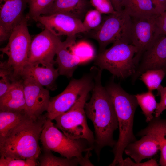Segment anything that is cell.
Masks as SVG:
<instances>
[{"mask_svg": "<svg viewBox=\"0 0 166 166\" xmlns=\"http://www.w3.org/2000/svg\"><path fill=\"white\" fill-rule=\"evenodd\" d=\"M94 85L89 101L86 102L85 110L87 117L94 128L93 149L99 157L102 149L106 146L113 148L117 141L113 137L118 128L117 118L112 99L105 87L102 85V71L97 67L92 69Z\"/></svg>", "mask_w": 166, "mask_h": 166, "instance_id": "cell-1", "label": "cell"}, {"mask_svg": "<svg viewBox=\"0 0 166 166\" xmlns=\"http://www.w3.org/2000/svg\"><path fill=\"white\" fill-rule=\"evenodd\" d=\"M47 118L46 113L36 120L27 116L0 137V156L37 160L41 151L39 140Z\"/></svg>", "mask_w": 166, "mask_h": 166, "instance_id": "cell-2", "label": "cell"}, {"mask_svg": "<svg viewBox=\"0 0 166 166\" xmlns=\"http://www.w3.org/2000/svg\"><path fill=\"white\" fill-rule=\"evenodd\" d=\"M105 88L114 105L119 130L118 139L112 150L114 159L109 166H122L125 148L129 144L136 140L133 128L134 114L138 105L135 95L127 93L113 80Z\"/></svg>", "mask_w": 166, "mask_h": 166, "instance_id": "cell-3", "label": "cell"}, {"mask_svg": "<svg viewBox=\"0 0 166 166\" xmlns=\"http://www.w3.org/2000/svg\"><path fill=\"white\" fill-rule=\"evenodd\" d=\"M137 52L132 45L117 41L109 48L99 53L94 58V64L102 70H106L113 76L124 79L135 72L134 57Z\"/></svg>", "mask_w": 166, "mask_h": 166, "instance_id": "cell-4", "label": "cell"}, {"mask_svg": "<svg viewBox=\"0 0 166 166\" xmlns=\"http://www.w3.org/2000/svg\"><path fill=\"white\" fill-rule=\"evenodd\" d=\"M93 87L86 89L74 105L67 111L59 115L54 120L55 126L67 136L72 139L86 140L94 148V132L87 124L85 105L89 93Z\"/></svg>", "mask_w": 166, "mask_h": 166, "instance_id": "cell-5", "label": "cell"}, {"mask_svg": "<svg viewBox=\"0 0 166 166\" xmlns=\"http://www.w3.org/2000/svg\"><path fill=\"white\" fill-rule=\"evenodd\" d=\"M40 140L43 148L59 153L67 158H77L80 161L83 153L93 149V147L84 139H72L65 135L47 118L41 133Z\"/></svg>", "mask_w": 166, "mask_h": 166, "instance_id": "cell-6", "label": "cell"}, {"mask_svg": "<svg viewBox=\"0 0 166 166\" xmlns=\"http://www.w3.org/2000/svg\"><path fill=\"white\" fill-rule=\"evenodd\" d=\"M28 20L26 15L24 16L13 30L7 45L0 49V51L8 56L7 64L17 79L20 78V74L28 62L32 40L27 27Z\"/></svg>", "mask_w": 166, "mask_h": 166, "instance_id": "cell-7", "label": "cell"}, {"mask_svg": "<svg viewBox=\"0 0 166 166\" xmlns=\"http://www.w3.org/2000/svg\"><path fill=\"white\" fill-rule=\"evenodd\" d=\"M132 24L131 17L123 10L109 14L104 19L92 35L99 45V52L106 49L110 43L122 40L131 44L130 35Z\"/></svg>", "mask_w": 166, "mask_h": 166, "instance_id": "cell-8", "label": "cell"}, {"mask_svg": "<svg viewBox=\"0 0 166 166\" xmlns=\"http://www.w3.org/2000/svg\"><path fill=\"white\" fill-rule=\"evenodd\" d=\"M85 75L79 79H73L61 93L50 98L47 111V118L52 120L68 111L83 93L94 84L93 73Z\"/></svg>", "mask_w": 166, "mask_h": 166, "instance_id": "cell-9", "label": "cell"}, {"mask_svg": "<svg viewBox=\"0 0 166 166\" xmlns=\"http://www.w3.org/2000/svg\"><path fill=\"white\" fill-rule=\"evenodd\" d=\"M158 15L140 18H132L130 40L131 44L137 49L134 57L136 68L143 53L151 47L160 36L156 24V18Z\"/></svg>", "mask_w": 166, "mask_h": 166, "instance_id": "cell-10", "label": "cell"}, {"mask_svg": "<svg viewBox=\"0 0 166 166\" xmlns=\"http://www.w3.org/2000/svg\"><path fill=\"white\" fill-rule=\"evenodd\" d=\"M20 78L25 99V112L29 117L36 120L47 110L50 98L49 90L30 77Z\"/></svg>", "mask_w": 166, "mask_h": 166, "instance_id": "cell-11", "label": "cell"}, {"mask_svg": "<svg viewBox=\"0 0 166 166\" xmlns=\"http://www.w3.org/2000/svg\"><path fill=\"white\" fill-rule=\"evenodd\" d=\"M33 20L57 36H73L79 33L88 32L82 20L63 13L42 15Z\"/></svg>", "mask_w": 166, "mask_h": 166, "instance_id": "cell-12", "label": "cell"}, {"mask_svg": "<svg viewBox=\"0 0 166 166\" xmlns=\"http://www.w3.org/2000/svg\"><path fill=\"white\" fill-rule=\"evenodd\" d=\"M61 42L58 36L45 28L32 40L28 62L43 61L55 64L54 57Z\"/></svg>", "mask_w": 166, "mask_h": 166, "instance_id": "cell-13", "label": "cell"}, {"mask_svg": "<svg viewBox=\"0 0 166 166\" xmlns=\"http://www.w3.org/2000/svg\"><path fill=\"white\" fill-rule=\"evenodd\" d=\"M152 69L166 71V35L159 36L151 47L143 53L132 76V83H134L145 71Z\"/></svg>", "mask_w": 166, "mask_h": 166, "instance_id": "cell-14", "label": "cell"}, {"mask_svg": "<svg viewBox=\"0 0 166 166\" xmlns=\"http://www.w3.org/2000/svg\"><path fill=\"white\" fill-rule=\"evenodd\" d=\"M54 64L43 61L27 62L19 75L30 77L48 90H54L57 88L56 81L60 75Z\"/></svg>", "mask_w": 166, "mask_h": 166, "instance_id": "cell-15", "label": "cell"}, {"mask_svg": "<svg viewBox=\"0 0 166 166\" xmlns=\"http://www.w3.org/2000/svg\"><path fill=\"white\" fill-rule=\"evenodd\" d=\"M75 36L67 37L62 42L57 52L56 63L60 75L68 78L72 77L78 66L81 64L72 52V46L75 44Z\"/></svg>", "mask_w": 166, "mask_h": 166, "instance_id": "cell-16", "label": "cell"}, {"mask_svg": "<svg viewBox=\"0 0 166 166\" xmlns=\"http://www.w3.org/2000/svg\"><path fill=\"white\" fill-rule=\"evenodd\" d=\"M0 25L11 33L24 17L27 0H0Z\"/></svg>", "mask_w": 166, "mask_h": 166, "instance_id": "cell-17", "label": "cell"}, {"mask_svg": "<svg viewBox=\"0 0 166 166\" xmlns=\"http://www.w3.org/2000/svg\"><path fill=\"white\" fill-rule=\"evenodd\" d=\"M141 136L139 140L129 144L124 150L125 154L137 163L152 158L160 150L157 142L152 136L147 134Z\"/></svg>", "mask_w": 166, "mask_h": 166, "instance_id": "cell-18", "label": "cell"}, {"mask_svg": "<svg viewBox=\"0 0 166 166\" xmlns=\"http://www.w3.org/2000/svg\"><path fill=\"white\" fill-rule=\"evenodd\" d=\"M26 101L21 79L16 80L7 92L0 97V110L2 111H25Z\"/></svg>", "mask_w": 166, "mask_h": 166, "instance_id": "cell-19", "label": "cell"}, {"mask_svg": "<svg viewBox=\"0 0 166 166\" xmlns=\"http://www.w3.org/2000/svg\"><path fill=\"white\" fill-rule=\"evenodd\" d=\"M91 4L87 0H55L45 15L63 13L82 20L89 10Z\"/></svg>", "mask_w": 166, "mask_h": 166, "instance_id": "cell-20", "label": "cell"}, {"mask_svg": "<svg viewBox=\"0 0 166 166\" xmlns=\"http://www.w3.org/2000/svg\"><path fill=\"white\" fill-rule=\"evenodd\" d=\"M147 127L138 133L142 136L148 134L152 136L157 142L160 151L159 164L166 166V119L160 117H154Z\"/></svg>", "mask_w": 166, "mask_h": 166, "instance_id": "cell-21", "label": "cell"}, {"mask_svg": "<svg viewBox=\"0 0 166 166\" xmlns=\"http://www.w3.org/2000/svg\"><path fill=\"white\" fill-rule=\"evenodd\" d=\"M123 10L132 19L150 17L160 14L151 0H125Z\"/></svg>", "mask_w": 166, "mask_h": 166, "instance_id": "cell-22", "label": "cell"}, {"mask_svg": "<svg viewBox=\"0 0 166 166\" xmlns=\"http://www.w3.org/2000/svg\"><path fill=\"white\" fill-rule=\"evenodd\" d=\"M27 115L25 111L0 112V137H4Z\"/></svg>", "mask_w": 166, "mask_h": 166, "instance_id": "cell-23", "label": "cell"}, {"mask_svg": "<svg viewBox=\"0 0 166 166\" xmlns=\"http://www.w3.org/2000/svg\"><path fill=\"white\" fill-rule=\"evenodd\" d=\"M43 152L38 159L40 166H77L80 160L77 158H61L54 156L51 151L43 148Z\"/></svg>", "mask_w": 166, "mask_h": 166, "instance_id": "cell-24", "label": "cell"}, {"mask_svg": "<svg viewBox=\"0 0 166 166\" xmlns=\"http://www.w3.org/2000/svg\"><path fill=\"white\" fill-rule=\"evenodd\" d=\"M135 96L142 113L146 117V121L149 122L154 117L152 114L156 108L157 103L152 91L148 90Z\"/></svg>", "mask_w": 166, "mask_h": 166, "instance_id": "cell-25", "label": "cell"}, {"mask_svg": "<svg viewBox=\"0 0 166 166\" xmlns=\"http://www.w3.org/2000/svg\"><path fill=\"white\" fill-rule=\"evenodd\" d=\"M166 74V71L163 69L148 70L141 74L140 80L145 84L148 90L156 89Z\"/></svg>", "mask_w": 166, "mask_h": 166, "instance_id": "cell-26", "label": "cell"}, {"mask_svg": "<svg viewBox=\"0 0 166 166\" xmlns=\"http://www.w3.org/2000/svg\"><path fill=\"white\" fill-rule=\"evenodd\" d=\"M55 0H27L29 11L26 15L29 19L45 15Z\"/></svg>", "mask_w": 166, "mask_h": 166, "instance_id": "cell-27", "label": "cell"}, {"mask_svg": "<svg viewBox=\"0 0 166 166\" xmlns=\"http://www.w3.org/2000/svg\"><path fill=\"white\" fill-rule=\"evenodd\" d=\"M14 76L12 70L8 66L7 62H0V97L5 94L14 82L17 79Z\"/></svg>", "mask_w": 166, "mask_h": 166, "instance_id": "cell-28", "label": "cell"}, {"mask_svg": "<svg viewBox=\"0 0 166 166\" xmlns=\"http://www.w3.org/2000/svg\"><path fill=\"white\" fill-rule=\"evenodd\" d=\"M73 53L81 63L92 58L94 51L91 46L85 43L74 45L72 47Z\"/></svg>", "mask_w": 166, "mask_h": 166, "instance_id": "cell-29", "label": "cell"}, {"mask_svg": "<svg viewBox=\"0 0 166 166\" xmlns=\"http://www.w3.org/2000/svg\"><path fill=\"white\" fill-rule=\"evenodd\" d=\"M102 21L101 13L96 9H91L87 12L82 22L89 32L91 30H95L98 29Z\"/></svg>", "mask_w": 166, "mask_h": 166, "instance_id": "cell-30", "label": "cell"}, {"mask_svg": "<svg viewBox=\"0 0 166 166\" xmlns=\"http://www.w3.org/2000/svg\"><path fill=\"white\" fill-rule=\"evenodd\" d=\"M36 160L28 159L23 160L1 156L0 166H35L38 165Z\"/></svg>", "mask_w": 166, "mask_h": 166, "instance_id": "cell-31", "label": "cell"}, {"mask_svg": "<svg viewBox=\"0 0 166 166\" xmlns=\"http://www.w3.org/2000/svg\"><path fill=\"white\" fill-rule=\"evenodd\" d=\"M91 5L101 14H110L115 10L110 0H90Z\"/></svg>", "mask_w": 166, "mask_h": 166, "instance_id": "cell-32", "label": "cell"}, {"mask_svg": "<svg viewBox=\"0 0 166 166\" xmlns=\"http://www.w3.org/2000/svg\"><path fill=\"white\" fill-rule=\"evenodd\" d=\"M157 90L158 95L160 96V100L159 103H157L155 111V117H159L163 112L166 109V87L160 85Z\"/></svg>", "mask_w": 166, "mask_h": 166, "instance_id": "cell-33", "label": "cell"}, {"mask_svg": "<svg viewBox=\"0 0 166 166\" xmlns=\"http://www.w3.org/2000/svg\"><path fill=\"white\" fill-rule=\"evenodd\" d=\"M156 24L159 35H166V10L157 17Z\"/></svg>", "mask_w": 166, "mask_h": 166, "instance_id": "cell-34", "label": "cell"}, {"mask_svg": "<svg viewBox=\"0 0 166 166\" xmlns=\"http://www.w3.org/2000/svg\"><path fill=\"white\" fill-rule=\"evenodd\" d=\"M159 165L153 159H151L145 162L137 163L132 161L129 158H127L124 159L122 166H158Z\"/></svg>", "mask_w": 166, "mask_h": 166, "instance_id": "cell-35", "label": "cell"}, {"mask_svg": "<svg viewBox=\"0 0 166 166\" xmlns=\"http://www.w3.org/2000/svg\"><path fill=\"white\" fill-rule=\"evenodd\" d=\"M155 8L160 14L166 10V0H151Z\"/></svg>", "mask_w": 166, "mask_h": 166, "instance_id": "cell-36", "label": "cell"}, {"mask_svg": "<svg viewBox=\"0 0 166 166\" xmlns=\"http://www.w3.org/2000/svg\"><path fill=\"white\" fill-rule=\"evenodd\" d=\"M91 150H89L86 152L85 155L84 156L83 158L79 164L80 166H94L90 162L89 159V157L91 155Z\"/></svg>", "mask_w": 166, "mask_h": 166, "instance_id": "cell-37", "label": "cell"}, {"mask_svg": "<svg viewBox=\"0 0 166 166\" xmlns=\"http://www.w3.org/2000/svg\"><path fill=\"white\" fill-rule=\"evenodd\" d=\"M113 6L116 11L123 10L124 3L125 0H110Z\"/></svg>", "mask_w": 166, "mask_h": 166, "instance_id": "cell-38", "label": "cell"}, {"mask_svg": "<svg viewBox=\"0 0 166 166\" xmlns=\"http://www.w3.org/2000/svg\"><path fill=\"white\" fill-rule=\"evenodd\" d=\"M11 33L7 31L2 25H0V41L3 42L9 39Z\"/></svg>", "mask_w": 166, "mask_h": 166, "instance_id": "cell-39", "label": "cell"}]
</instances>
